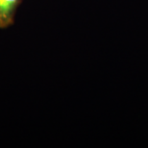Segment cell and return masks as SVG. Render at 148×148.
<instances>
[{
	"mask_svg": "<svg viewBox=\"0 0 148 148\" xmlns=\"http://www.w3.org/2000/svg\"><path fill=\"white\" fill-rule=\"evenodd\" d=\"M20 0H0V27H7L13 21L16 6Z\"/></svg>",
	"mask_w": 148,
	"mask_h": 148,
	"instance_id": "6da1fadb",
	"label": "cell"
}]
</instances>
